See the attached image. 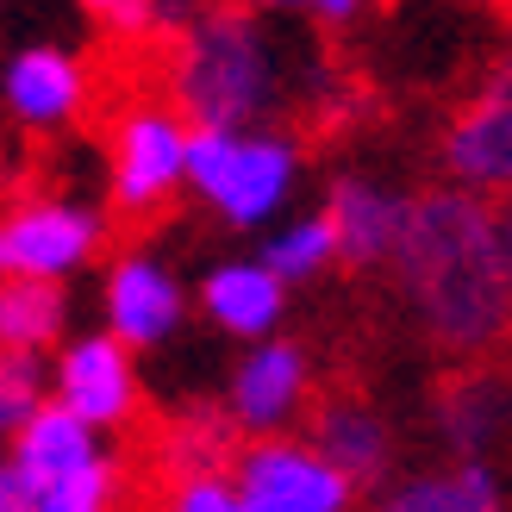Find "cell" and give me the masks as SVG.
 <instances>
[{
  "label": "cell",
  "instance_id": "11",
  "mask_svg": "<svg viewBox=\"0 0 512 512\" xmlns=\"http://www.w3.org/2000/svg\"><path fill=\"white\" fill-rule=\"evenodd\" d=\"M0 107H7L25 132H63V125L82 119V107H88L82 57H69L63 44L13 50L7 69H0Z\"/></svg>",
  "mask_w": 512,
  "mask_h": 512
},
{
  "label": "cell",
  "instance_id": "24",
  "mask_svg": "<svg viewBox=\"0 0 512 512\" xmlns=\"http://www.w3.org/2000/svg\"><path fill=\"white\" fill-rule=\"evenodd\" d=\"M250 7H275V13H306V19H325V25H350L363 13V0H250Z\"/></svg>",
  "mask_w": 512,
  "mask_h": 512
},
{
  "label": "cell",
  "instance_id": "4",
  "mask_svg": "<svg viewBox=\"0 0 512 512\" xmlns=\"http://www.w3.org/2000/svg\"><path fill=\"white\" fill-rule=\"evenodd\" d=\"M232 488H238V512H344L356 481L331 469L313 444L269 431L232 463Z\"/></svg>",
  "mask_w": 512,
  "mask_h": 512
},
{
  "label": "cell",
  "instance_id": "28",
  "mask_svg": "<svg viewBox=\"0 0 512 512\" xmlns=\"http://www.w3.org/2000/svg\"><path fill=\"white\" fill-rule=\"evenodd\" d=\"M82 7H88V13H94V19H107V13H113V7H125V0H82Z\"/></svg>",
  "mask_w": 512,
  "mask_h": 512
},
{
  "label": "cell",
  "instance_id": "3",
  "mask_svg": "<svg viewBox=\"0 0 512 512\" xmlns=\"http://www.w3.org/2000/svg\"><path fill=\"white\" fill-rule=\"evenodd\" d=\"M182 188H194L225 225L256 232L300 188V150L294 138L250 132V125H188Z\"/></svg>",
  "mask_w": 512,
  "mask_h": 512
},
{
  "label": "cell",
  "instance_id": "10",
  "mask_svg": "<svg viewBox=\"0 0 512 512\" xmlns=\"http://www.w3.org/2000/svg\"><path fill=\"white\" fill-rule=\"evenodd\" d=\"M100 313L107 331L132 350H157L169 344L188 319V294L157 256H119L107 269V288H100Z\"/></svg>",
  "mask_w": 512,
  "mask_h": 512
},
{
  "label": "cell",
  "instance_id": "13",
  "mask_svg": "<svg viewBox=\"0 0 512 512\" xmlns=\"http://www.w3.org/2000/svg\"><path fill=\"white\" fill-rule=\"evenodd\" d=\"M331 238H338V256L356 269L369 263H388L394 244H400V225H406V194L381 188V182H363V175H344L331 188Z\"/></svg>",
  "mask_w": 512,
  "mask_h": 512
},
{
  "label": "cell",
  "instance_id": "18",
  "mask_svg": "<svg viewBox=\"0 0 512 512\" xmlns=\"http://www.w3.org/2000/svg\"><path fill=\"white\" fill-rule=\"evenodd\" d=\"M494 506H500V475L481 456H463L444 475H419L394 494V512H494Z\"/></svg>",
  "mask_w": 512,
  "mask_h": 512
},
{
  "label": "cell",
  "instance_id": "19",
  "mask_svg": "<svg viewBox=\"0 0 512 512\" xmlns=\"http://www.w3.org/2000/svg\"><path fill=\"white\" fill-rule=\"evenodd\" d=\"M263 263L288 281H313L319 269H331L338 263V238H331V219L325 213H313V219H288L281 232H269V244H263Z\"/></svg>",
  "mask_w": 512,
  "mask_h": 512
},
{
  "label": "cell",
  "instance_id": "23",
  "mask_svg": "<svg viewBox=\"0 0 512 512\" xmlns=\"http://www.w3.org/2000/svg\"><path fill=\"white\" fill-rule=\"evenodd\" d=\"M175 512H238V488H232V469H194V475H175Z\"/></svg>",
  "mask_w": 512,
  "mask_h": 512
},
{
  "label": "cell",
  "instance_id": "16",
  "mask_svg": "<svg viewBox=\"0 0 512 512\" xmlns=\"http://www.w3.org/2000/svg\"><path fill=\"white\" fill-rule=\"evenodd\" d=\"M313 450L325 456L331 469H344L350 481H375L381 469H388L394 438H388V425H381L375 406H363V400H331L325 413H319V425H313Z\"/></svg>",
  "mask_w": 512,
  "mask_h": 512
},
{
  "label": "cell",
  "instance_id": "25",
  "mask_svg": "<svg viewBox=\"0 0 512 512\" xmlns=\"http://www.w3.org/2000/svg\"><path fill=\"white\" fill-rule=\"evenodd\" d=\"M0 512H38V481L25 475L13 456L0 463Z\"/></svg>",
  "mask_w": 512,
  "mask_h": 512
},
{
  "label": "cell",
  "instance_id": "14",
  "mask_svg": "<svg viewBox=\"0 0 512 512\" xmlns=\"http://www.w3.org/2000/svg\"><path fill=\"white\" fill-rule=\"evenodd\" d=\"M438 431L450 450L481 456L512 438V381L506 375H463L438 400Z\"/></svg>",
  "mask_w": 512,
  "mask_h": 512
},
{
  "label": "cell",
  "instance_id": "5",
  "mask_svg": "<svg viewBox=\"0 0 512 512\" xmlns=\"http://www.w3.org/2000/svg\"><path fill=\"white\" fill-rule=\"evenodd\" d=\"M100 225L94 207H75V200H19L13 213H0V275H32V281H69L75 269L94 263Z\"/></svg>",
  "mask_w": 512,
  "mask_h": 512
},
{
  "label": "cell",
  "instance_id": "27",
  "mask_svg": "<svg viewBox=\"0 0 512 512\" xmlns=\"http://www.w3.org/2000/svg\"><path fill=\"white\" fill-rule=\"evenodd\" d=\"M494 225H500V256H506V288H512V188H506V207L494 213Z\"/></svg>",
  "mask_w": 512,
  "mask_h": 512
},
{
  "label": "cell",
  "instance_id": "1",
  "mask_svg": "<svg viewBox=\"0 0 512 512\" xmlns=\"http://www.w3.org/2000/svg\"><path fill=\"white\" fill-rule=\"evenodd\" d=\"M400 294L425 325V338L450 356H481L506 344L512 331V288H506V256L494 207L475 188H444L406 200V225L394 244Z\"/></svg>",
  "mask_w": 512,
  "mask_h": 512
},
{
  "label": "cell",
  "instance_id": "8",
  "mask_svg": "<svg viewBox=\"0 0 512 512\" xmlns=\"http://www.w3.org/2000/svg\"><path fill=\"white\" fill-rule=\"evenodd\" d=\"M306 394H313V363H306V350L300 344H275V331H269V338H250V350L238 356L225 406H232L238 431L269 438V431H288L300 419Z\"/></svg>",
  "mask_w": 512,
  "mask_h": 512
},
{
  "label": "cell",
  "instance_id": "7",
  "mask_svg": "<svg viewBox=\"0 0 512 512\" xmlns=\"http://www.w3.org/2000/svg\"><path fill=\"white\" fill-rule=\"evenodd\" d=\"M50 400H63L75 419H88L94 431H119L138 413V363L132 344H119L113 331H88L57 350L50 369Z\"/></svg>",
  "mask_w": 512,
  "mask_h": 512
},
{
  "label": "cell",
  "instance_id": "6",
  "mask_svg": "<svg viewBox=\"0 0 512 512\" xmlns=\"http://www.w3.org/2000/svg\"><path fill=\"white\" fill-rule=\"evenodd\" d=\"M182 157H188V119L169 107H132L113 132V207L157 213L182 188Z\"/></svg>",
  "mask_w": 512,
  "mask_h": 512
},
{
  "label": "cell",
  "instance_id": "15",
  "mask_svg": "<svg viewBox=\"0 0 512 512\" xmlns=\"http://www.w3.org/2000/svg\"><path fill=\"white\" fill-rule=\"evenodd\" d=\"M88 456H100V431L88 419H75L69 406L50 400V394L32 406V419L13 431V463L32 475L38 488H44V481H57L63 469L88 463Z\"/></svg>",
  "mask_w": 512,
  "mask_h": 512
},
{
  "label": "cell",
  "instance_id": "12",
  "mask_svg": "<svg viewBox=\"0 0 512 512\" xmlns=\"http://www.w3.org/2000/svg\"><path fill=\"white\" fill-rule=\"evenodd\" d=\"M200 306L225 338H269L288 313V281H281L263 256H238V263H219L200 281Z\"/></svg>",
  "mask_w": 512,
  "mask_h": 512
},
{
  "label": "cell",
  "instance_id": "17",
  "mask_svg": "<svg viewBox=\"0 0 512 512\" xmlns=\"http://www.w3.org/2000/svg\"><path fill=\"white\" fill-rule=\"evenodd\" d=\"M69 331V300L63 281H32V275H0V344L44 356L50 344H63Z\"/></svg>",
  "mask_w": 512,
  "mask_h": 512
},
{
  "label": "cell",
  "instance_id": "21",
  "mask_svg": "<svg viewBox=\"0 0 512 512\" xmlns=\"http://www.w3.org/2000/svg\"><path fill=\"white\" fill-rule=\"evenodd\" d=\"M50 394L44 381V363L32 350H7L0 344V438H13V431L32 419V406Z\"/></svg>",
  "mask_w": 512,
  "mask_h": 512
},
{
  "label": "cell",
  "instance_id": "2",
  "mask_svg": "<svg viewBox=\"0 0 512 512\" xmlns=\"http://www.w3.org/2000/svg\"><path fill=\"white\" fill-rule=\"evenodd\" d=\"M175 100L188 125H256L281 100V63L250 13H207L175 57Z\"/></svg>",
  "mask_w": 512,
  "mask_h": 512
},
{
  "label": "cell",
  "instance_id": "9",
  "mask_svg": "<svg viewBox=\"0 0 512 512\" xmlns=\"http://www.w3.org/2000/svg\"><path fill=\"white\" fill-rule=\"evenodd\" d=\"M444 169H450V182H463L475 194L512 188V57L456 113L450 138H444Z\"/></svg>",
  "mask_w": 512,
  "mask_h": 512
},
{
  "label": "cell",
  "instance_id": "20",
  "mask_svg": "<svg viewBox=\"0 0 512 512\" xmlns=\"http://www.w3.org/2000/svg\"><path fill=\"white\" fill-rule=\"evenodd\" d=\"M113 500H119V463L107 450L38 488V512H107Z\"/></svg>",
  "mask_w": 512,
  "mask_h": 512
},
{
  "label": "cell",
  "instance_id": "22",
  "mask_svg": "<svg viewBox=\"0 0 512 512\" xmlns=\"http://www.w3.org/2000/svg\"><path fill=\"white\" fill-rule=\"evenodd\" d=\"M225 456H232V431H225L219 419H182L163 438V463L175 475H194V469H225Z\"/></svg>",
  "mask_w": 512,
  "mask_h": 512
},
{
  "label": "cell",
  "instance_id": "26",
  "mask_svg": "<svg viewBox=\"0 0 512 512\" xmlns=\"http://www.w3.org/2000/svg\"><path fill=\"white\" fill-rule=\"evenodd\" d=\"M107 25H113V32H125V38H144L150 25H157V0H125V7L107 13Z\"/></svg>",
  "mask_w": 512,
  "mask_h": 512
}]
</instances>
